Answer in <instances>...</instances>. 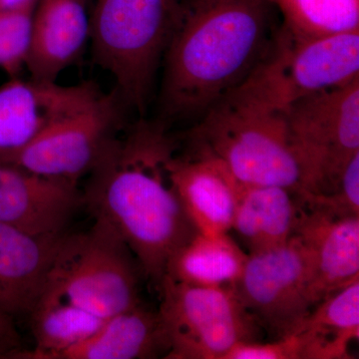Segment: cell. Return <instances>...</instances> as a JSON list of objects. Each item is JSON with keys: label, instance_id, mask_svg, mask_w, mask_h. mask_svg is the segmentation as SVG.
I'll return each mask as SVG.
<instances>
[{"label": "cell", "instance_id": "cell-23", "mask_svg": "<svg viewBox=\"0 0 359 359\" xmlns=\"http://www.w3.org/2000/svg\"><path fill=\"white\" fill-rule=\"evenodd\" d=\"M33 11L0 9V69L11 78L20 74L27 61Z\"/></svg>", "mask_w": 359, "mask_h": 359}, {"label": "cell", "instance_id": "cell-19", "mask_svg": "<svg viewBox=\"0 0 359 359\" xmlns=\"http://www.w3.org/2000/svg\"><path fill=\"white\" fill-rule=\"evenodd\" d=\"M294 334L304 359L351 358L349 347L359 339V280L316 304Z\"/></svg>", "mask_w": 359, "mask_h": 359}, {"label": "cell", "instance_id": "cell-25", "mask_svg": "<svg viewBox=\"0 0 359 359\" xmlns=\"http://www.w3.org/2000/svg\"><path fill=\"white\" fill-rule=\"evenodd\" d=\"M224 359H304V349L299 337L290 334L269 342H240Z\"/></svg>", "mask_w": 359, "mask_h": 359}, {"label": "cell", "instance_id": "cell-2", "mask_svg": "<svg viewBox=\"0 0 359 359\" xmlns=\"http://www.w3.org/2000/svg\"><path fill=\"white\" fill-rule=\"evenodd\" d=\"M271 0H187L165 52L167 119L202 118L245 81L271 40Z\"/></svg>", "mask_w": 359, "mask_h": 359}, {"label": "cell", "instance_id": "cell-24", "mask_svg": "<svg viewBox=\"0 0 359 359\" xmlns=\"http://www.w3.org/2000/svg\"><path fill=\"white\" fill-rule=\"evenodd\" d=\"M302 204L337 217H359V153L344 168L339 186L328 194L302 193Z\"/></svg>", "mask_w": 359, "mask_h": 359}, {"label": "cell", "instance_id": "cell-27", "mask_svg": "<svg viewBox=\"0 0 359 359\" xmlns=\"http://www.w3.org/2000/svg\"><path fill=\"white\" fill-rule=\"evenodd\" d=\"M39 0H0V9L4 11H34Z\"/></svg>", "mask_w": 359, "mask_h": 359}, {"label": "cell", "instance_id": "cell-13", "mask_svg": "<svg viewBox=\"0 0 359 359\" xmlns=\"http://www.w3.org/2000/svg\"><path fill=\"white\" fill-rule=\"evenodd\" d=\"M172 176L182 205L198 233H230L242 184L221 160L190 145L189 152L175 156Z\"/></svg>", "mask_w": 359, "mask_h": 359}, {"label": "cell", "instance_id": "cell-17", "mask_svg": "<svg viewBox=\"0 0 359 359\" xmlns=\"http://www.w3.org/2000/svg\"><path fill=\"white\" fill-rule=\"evenodd\" d=\"M169 353L158 311L140 304L111 316L84 341L58 359H148Z\"/></svg>", "mask_w": 359, "mask_h": 359}, {"label": "cell", "instance_id": "cell-16", "mask_svg": "<svg viewBox=\"0 0 359 359\" xmlns=\"http://www.w3.org/2000/svg\"><path fill=\"white\" fill-rule=\"evenodd\" d=\"M89 39L90 16L85 0H39L33 11L25 67L32 79L56 82Z\"/></svg>", "mask_w": 359, "mask_h": 359}, {"label": "cell", "instance_id": "cell-8", "mask_svg": "<svg viewBox=\"0 0 359 359\" xmlns=\"http://www.w3.org/2000/svg\"><path fill=\"white\" fill-rule=\"evenodd\" d=\"M158 309L170 359H224L240 342L257 340L261 327L231 287L176 282L165 276Z\"/></svg>", "mask_w": 359, "mask_h": 359}, {"label": "cell", "instance_id": "cell-9", "mask_svg": "<svg viewBox=\"0 0 359 359\" xmlns=\"http://www.w3.org/2000/svg\"><path fill=\"white\" fill-rule=\"evenodd\" d=\"M313 259L299 236L278 247L248 254L231 289L259 327L276 339L294 334L314 308Z\"/></svg>", "mask_w": 359, "mask_h": 359}, {"label": "cell", "instance_id": "cell-22", "mask_svg": "<svg viewBox=\"0 0 359 359\" xmlns=\"http://www.w3.org/2000/svg\"><path fill=\"white\" fill-rule=\"evenodd\" d=\"M292 39L311 40L359 30V0H271Z\"/></svg>", "mask_w": 359, "mask_h": 359}, {"label": "cell", "instance_id": "cell-11", "mask_svg": "<svg viewBox=\"0 0 359 359\" xmlns=\"http://www.w3.org/2000/svg\"><path fill=\"white\" fill-rule=\"evenodd\" d=\"M100 93L91 83L61 86L13 78L0 87V159L18 152L48 125L86 107Z\"/></svg>", "mask_w": 359, "mask_h": 359}, {"label": "cell", "instance_id": "cell-1", "mask_svg": "<svg viewBox=\"0 0 359 359\" xmlns=\"http://www.w3.org/2000/svg\"><path fill=\"white\" fill-rule=\"evenodd\" d=\"M177 146L164 123H137L109 142L82 193L93 218L118 231L158 290L170 257L198 233L172 176Z\"/></svg>", "mask_w": 359, "mask_h": 359}, {"label": "cell", "instance_id": "cell-26", "mask_svg": "<svg viewBox=\"0 0 359 359\" xmlns=\"http://www.w3.org/2000/svg\"><path fill=\"white\" fill-rule=\"evenodd\" d=\"M20 337L13 318L0 313V358L18 353Z\"/></svg>", "mask_w": 359, "mask_h": 359}, {"label": "cell", "instance_id": "cell-20", "mask_svg": "<svg viewBox=\"0 0 359 359\" xmlns=\"http://www.w3.org/2000/svg\"><path fill=\"white\" fill-rule=\"evenodd\" d=\"M247 259L248 254L229 233H197L172 255L165 276L197 287H231Z\"/></svg>", "mask_w": 359, "mask_h": 359}, {"label": "cell", "instance_id": "cell-15", "mask_svg": "<svg viewBox=\"0 0 359 359\" xmlns=\"http://www.w3.org/2000/svg\"><path fill=\"white\" fill-rule=\"evenodd\" d=\"M66 233L36 236L0 224V313L13 320L29 318Z\"/></svg>", "mask_w": 359, "mask_h": 359}, {"label": "cell", "instance_id": "cell-3", "mask_svg": "<svg viewBox=\"0 0 359 359\" xmlns=\"http://www.w3.org/2000/svg\"><path fill=\"white\" fill-rule=\"evenodd\" d=\"M187 0H96L90 39L126 105L144 113Z\"/></svg>", "mask_w": 359, "mask_h": 359}, {"label": "cell", "instance_id": "cell-5", "mask_svg": "<svg viewBox=\"0 0 359 359\" xmlns=\"http://www.w3.org/2000/svg\"><path fill=\"white\" fill-rule=\"evenodd\" d=\"M359 79V30L297 40L280 28L249 76L228 94L285 111L304 97Z\"/></svg>", "mask_w": 359, "mask_h": 359}, {"label": "cell", "instance_id": "cell-21", "mask_svg": "<svg viewBox=\"0 0 359 359\" xmlns=\"http://www.w3.org/2000/svg\"><path fill=\"white\" fill-rule=\"evenodd\" d=\"M28 318L36 348L32 353L23 351V358L47 359H58L61 353L95 334L106 320L47 294H42Z\"/></svg>", "mask_w": 359, "mask_h": 359}, {"label": "cell", "instance_id": "cell-14", "mask_svg": "<svg viewBox=\"0 0 359 359\" xmlns=\"http://www.w3.org/2000/svg\"><path fill=\"white\" fill-rule=\"evenodd\" d=\"M294 233L311 250L314 306L359 280V217H337L302 203Z\"/></svg>", "mask_w": 359, "mask_h": 359}, {"label": "cell", "instance_id": "cell-6", "mask_svg": "<svg viewBox=\"0 0 359 359\" xmlns=\"http://www.w3.org/2000/svg\"><path fill=\"white\" fill-rule=\"evenodd\" d=\"M140 275L121 236L107 222L94 218L89 230L65 233L43 294L107 320L140 304Z\"/></svg>", "mask_w": 359, "mask_h": 359}, {"label": "cell", "instance_id": "cell-18", "mask_svg": "<svg viewBox=\"0 0 359 359\" xmlns=\"http://www.w3.org/2000/svg\"><path fill=\"white\" fill-rule=\"evenodd\" d=\"M299 195L278 186H241L231 230L249 254L273 249L294 235L301 214Z\"/></svg>", "mask_w": 359, "mask_h": 359}, {"label": "cell", "instance_id": "cell-12", "mask_svg": "<svg viewBox=\"0 0 359 359\" xmlns=\"http://www.w3.org/2000/svg\"><path fill=\"white\" fill-rule=\"evenodd\" d=\"M82 205L77 184L0 162V224L32 235H62Z\"/></svg>", "mask_w": 359, "mask_h": 359}, {"label": "cell", "instance_id": "cell-7", "mask_svg": "<svg viewBox=\"0 0 359 359\" xmlns=\"http://www.w3.org/2000/svg\"><path fill=\"white\" fill-rule=\"evenodd\" d=\"M285 120L301 167L302 193L334 192L359 153V79L299 99L285 111Z\"/></svg>", "mask_w": 359, "mask_h": 359}, {"label": "cell", "instance_id": "cell-4", "mask_svg": "<svg viewBox=\"0 0 359 359\" xmlns=\"http://www.w3.org/2000/svg\"><path fill=\"white\" fill-rule=\"evenodd\" d=\"M188 138L191 146L221 160L242 185L278 186L304 192L285 111L226 94L201 118Z\"/></svg>", "mask_w": 359, "mask_h": 359}, {"label": "cell", "instance_id": "cell-10", "mask_svg": "<svg viewBox=\"0 0 359 359\" xmlns=\"http://www.w3.org/2000/svg\"><path fill=\"white\" fill-rule=\"evenodd\" d=\"M123 101L117 91L48 125L18 152L0 159L34 173L71 183L89 174L122 129Z\"/></svg>", "mask_w": 359, "mask_h": 359}]
</instances>
